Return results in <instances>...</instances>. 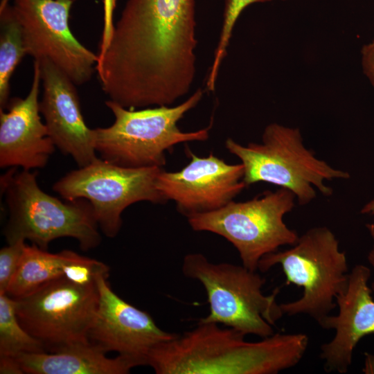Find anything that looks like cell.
I'll list each match as a JSON object with an SVG mask.
<instances>
[{
  "instance_id": "1",
  "label": "cell",
  "mask_w": 374,
  "mask_h": 374,
  "mask_svg": "<svg viewBox=\"0 0 374 374\" xmlns=\"http://www.w3.org/2000/svg\"><path fill=\"white\" fill-rule=\"evenodd\" d=\"M215 323L199 321L191 330L154 347L147 366L157 374H276L297 365L308 337L275 332L258 341Z\"/></svg>"
},
{
  "instance_id": "2",
  "label": "cell",
  "mask_w": 374,
  "mask_h": 374,
  "mask_svg": "<svg viewBox=\"0 0 374 374\" xmlns=\"http://www.w3.org/2000/svg\"><path fill=\"white\" fill-rule=\"evenodd\" d=\"M17 170L12 167L1 177L8 211L3 230L8 244L28 240L47 250L51 241L72 238L83 251L98 246L100 229L89 201L75 199L64 202L40 188L36 172Z\"/></svg>"
},
{
  "instance_id": "3",
  "label": "cell",
  "mask_w": 374,
  "mask_h": 374,
  "mask_svg": "<svg viewBox=\"0 0 374 374\" xmlns=\"http://www.w3.org/2000/svg\"><path fill=\"white\" fill-rule=\"evenodd\" d=\"M199 88L176 106H157L139 110L125 108L108 100L107 107L114 122L107 127L94 129L95 149L101 159L128 168H162L166 153L181 143L204 141L209 137V126L194 132H184L179 121L202 99Z\"/></svg>"
},
{
  "instance_id": "4",
  "label": "cell",
  "mask_w": 374,
  "mask_h": 374,
  "mask_svg": "<svg viewBox=\"0 0 374 374\" xmlns=\"http://www.w3.org/2000/svg\"><path fill=\"white\" fill-rule=\"evenodd\" d=\"M225 147L243 165L247 187L258 182L278 186L294 193L300 205L311 202L317 197V190L330 196L332 189L325 181L350 177L348 172L316 157L303 145L297 127L272 123L265 127L260 143L243 145L229 138Z\"/></svg>"
},
{
  "instance_id": "5",
  "label": "cell",
  "mask_w": 374,
  "mask_h": 374,
  "mask_svg": "<svg viewBox=\"0 0 374 374\" xmlns=\"http://www.w3.org/2000/svg\"><path fill=\"white\" fill-rule=\"evenodd\" d=\"M181 269L206 291L209 313L199 321L222 324L260 338L275 333L274 326L284 315L276 301L279 288L264 294L266 280L256 271L242 265L213 263L200 253L186 255Z\"/></svg>"
},
{
  "instance_id": "6",
  "label": "cell",
  "mask_w": 374,
  "mask_h": 374,
  "mask_svg": "<svg viewBox=\"0 0 374 374\" xmlns=\"http://www.w3.org/2000/svg\"><path fill=\"white\" fill-rule=\"evenodd\" d=\"M280 265L285 283L303 288L302 296L292 302L280 303L283 314H305L320 326L336 307V297L347 285L348 273L346 253L326 226L308 230L287 250L265 256L258 269L266 272Z\"/></svg>"
},
{
  "instance_id": "7",
  "label": "cell",
  "mask_w": 374,
  "mask_h": 374,
  "mask_svg": "<svg viewBox=\"0 0 374 374\" xmlns=\"http://www.w3.org/2000/svg\"><path fill=\"white\" fill-rule=\"evenodd\" d=\"M295 199L290 190L279 188L246 202L233 200L221 208L187 219L193 231L226 239L238 251L242 265L256 271L265 256L296 242L299 236L283 220L294 208Z\"/></svg>"
},
{
  "instance_id": "8",
  "label": "cell",
  "mask_w": 374,
  "mask_h": 374,
  "mask_svg": "<svg viewBox=\"0 0 374 374\" xmlns=\"http://www.w3.org/2000/svg\"><path fill=\"white\" fill-rule=\"evenodd\" d=\"M159 167L128 168L97 158L61 177L53 190L65 200L84 199L91 204L99 229L109 238L119 233L122 213L139 202L165 204L157 188Z\"/></svg>"
},
{
  "instance_id": "9",
  "label": "cell",
  "mask_w": 374,
  "mask_h": 374,
  "mask_svg": "<svg viewBox=\"0 0 374 374\" xmlns=\"http://www.w3.org/2000/svg\"><path fill=\"white\" fill-rule=\"evenodd\" d=\"M96 283L75 284L64 276L15 300L18 319L46 352L89 343V332L98 304Z\"/></svg>"
},
{
  "instance_id": "10",
  "label": "cell",
  "mask_w": 374,
  "mask_h": 374,
  "mask_svg": "<svg viewBox=\"0 0 374 374\" xmlns=\"http://www.w3.org/2000/svg\"><path fill=\"white\" fill-rule=\"evenodd\" d=\"M75 0H14L12 6L24 34L27 54L47 58L75 85L88 82L96 69L98 55L72 34L70 10Z\"/></svg>"
},
{
  "instance_id": "11",
  "label": "cell",
  "mask_w": 374,
  "mask_h": 374,
  "mask_svg": "<svg viewBox=\"0 0 374 374\" xmlns=\"http://www.w3.org/2000/svg\"><path fill=\"white\" fill-rule=\"evenodd\" d=\"M186 154L189 163L176 172L163 169L156 184L166 199L175 202L177 211L187 218L221 208L247 187L241 163L229 164L212 153L200 157L188 147Z\"/></svg>"
},
{
  "instance_id": "12",
  "label": "cell",
  "mask_w": 374,
  "mask_h": 374,
  "mask_svg": "<svg viewBox=\"0 0 374 374\" xmlns=\"http://www.w3.org/2000/svg\"><path fill=\"white\" fill-rule=\"evenodd\" d=\"M107 280L100 276L96 280L98 304L89 341L105 353L116 352L147 366L150 352L177 334L161 329L148 312L118 296Z\"/></svg>"
},
{
  "instance_id": "13",
  "label": "cell",
  "mask_w": 374,
  "mask_h": 374,
  "mask_svg": "<svg viewBox=\"0 0 374 374\" xmlns=\"http://www.w3.org/2000/svg\"><path fill=\"white\" fill-rule=\"evenodd\" d=\"M39 62L43 96L39 111L55 146L70 155L79 167L89 165L98 157L94 129L86 124L76 86L47 58Z\"/></svg>"
},
{
  "instance_id": "14",
  "label": "cell",
  "mask_w": 374,
  "mask_h": 374,
  "mask_svg": "<svg viewBox=\"0 0 374 374\" xmlns=\"http://www.w3.org/2000/svg\"><path fill=\"white\" fill-rule=\"evenodd\" d=\"M371 269L356 265L348 273L346 287L336 297L339 312L328 316L320 326L333 329V338L321 345L319 357L326 372L348 371L354 350L365 336L374 334V296L369 285Z\"/></svg>"
},
{
  "instance_id": "15",
  "label": "cell",
  "mask_w": 374,
  "mask_h": 374,
  "mask_svg": "<svg viewBox=\"0 0 374 374\" xmlns=\"http://www.w3.org/2000/svg\"><path fill=\"white\" fill-rule=\"evenodd\" d=\"M39 62L34 60L33 78L27 96L10 100L0 110V166L30 170L44 168L56 147L39 116Z\"/></svg>"
},
{
  "instance_id": "16",
  "label": "cell",
  "mask_w": 374,
  "mask_h": 374,
  "mask_svg": "<svg viewBox=\"0 0 374 374\" xmlns=\"http://www.w3.org/2000/svg\"><path fill=\"white\" fill-rule=\"evenodd\" d=\"M97 346L78 344L53 352L21 354L15 358L24 373L126 374L141 366L137 360L119 355L109 358Z\"/></svg>"
},
{
  "instance_id": "17",
  "label": "cell",
  "mask_w": 374,
  "mask_h": 374,
  "mask_svg": "<svg viewBox=\"0 0 374 374\" xmlns=\"http://www.w3.org/2000/svg\"><path fill=\"white\" fill-rule=\"evenodd\" d=\"M70 250L52 253L35 244H26L6 293L13 299L26 296L48 282L63 276Z\"/></svg>"
},
{
  "instance_id": "18",
  "label": "cell",
  "mask_w": 374,
  "mask_h": 374,
  "mask_svg": "<svg viewBox=\"0 0 374 374\" xmlns=\"http://www.w3.org/2000/svg\"><path fill=\"white\" fill-rule=\"evenodd\" d=\"M27 54L21 26L12 7L0 9V110L10 100V80L12 73Z\"/></svg>"
},
{
  "instance_id": "19",
  "label": "cell",
  "mask_w": 374,
  "mask_h": 374,
  "mask_svg": "<svg viewBox=\"0 0 374 374\" xmlns=\"http://www.w3.org/2000/svg\"><path fill=\"white\" fill-rule=\"evenodd\" d=\"M42 352H46L42 344L20 323L15 300L6 293H0V356L17 357Z\"/></svg>"
},
{
  "instance_id": "20",
  "label": "cell",
  "mask_w": 374,
  "mask_h": 374,
  "mask_svg": "<svg viewBox=\"0 0 374 374\" xmlns=\"http://www.w3.org/2000/svg\"><path fill=\"white\" fill-rule=\"evenodd\" d=\"M274 0H225L223 21L219 39L214 51V57L210 67L206 87L208 91H214L220 66L224 59L232 36L235 24L242 11L256 3H264ZM285 1V0H280Z\"/></svg>"
},
{
  "instance_id": "21",
  "label": "cell",
  "mask_w": 374,
  "mask_h": 374,
  "mask_svg": "<svg viewBox=\"0 0 374 374\" xmlns=\"http://www.w3.org/2000/svg\"><path fill=\"white\" fill-rule=\"evenodd\" d=\"M109 274V267L103 262L80 256L71 250L63 267V276L79 285L96 284L100 276L108 278Z\"/></svg>"
},
{
  "instance_id": "22",
  "label": "cell",
  "mask_w": 374,
  "mask_h": 374,
  "mask_svg": "<svg viewBox=\"0 0 374 374\" xmlns=\"http://www.w3.org/2000/svg\"><path fill=\"white\" fill-rule=\"evenodd\" d=\"M26 246L24 240L9 243L0 250V293H6Z\"/></svg>"
},
{
  "instance_id": "23",
  "label": "cell",
  "mask_w": 374,
  "mask_h": 374,
  "mask_svg": "<svg viewBox=\"0 0 374 374\" xmlns=\"http://www.w3.org/2000/svg\"><path fill=\"white\" fill-rule=\"evenodd\" d=\"M116 3V0H103V28L98 54V60L103 57L110 44L114 28L113 16Z\"/></svg>"
},
{
  "instance_id": "24",
  "label": "cell",
  "mask_w": 374,
  "mask_h": 374,
  "mask_svg": "<svg viewBox=\"0 0 374 374\" xmlns=\"http://www.w3.org/2000/svg\"><path fill=\"white\" fill-rule=\"evenodd\" d=\"M361 54L363 71L374 87V40L362 47Z\"/></svg>"
},
{
  "instance_id": "25",
  "label": "cell",
  "mask_w": 374,
  "mask_h": 374,
  "mask_svg": "<svg viewBox=\"0 0 374 374\" xmlns=\"http://www.w3.org/2000/svg\"><path fill=\"white\" fill-rule=\"evenodd\" d=\"M1 374H22L24 371L15 357L0 356Z\"/></svg>"
},
{
  "instance_id": "26",
  "label": "cell",
  "mask_w": 374,
  "mask_h": 374,
  "mask_svg": "<svg viewBox=\"0 0 374 374\" xmlns=\"http://www.w3.org/2000/svg\"><path fill=\"white\" fill-rule=\"evenodd\" d=\"M367 228L368 229V231L373 241V247L370 250V251L368 252L367 258H368V262L370 264V266L371 267L374 272V224H367ZM370 286H371V289L372 290V292L374 296V276Z\"/></svg>"
},
{
  "instance_id": "27",
  "label": "cell",
  "mask_w": 374,
  "mask_h": 374,
  "mask_svg": "<svg viewBox=\"0 0 374 374\" xmlns=\"http://www.w3.org/2000/svg\"><path fill=\"white\" fill-rule=\"evenodd\" d=\"M364 372L366 373H374V355L370 354L366 355Z\"/></svg>"
},
{
  "instance_id": "28",
  "label": "cell",
  "mask_w": 374,
  "mask_h": 374,
  "mask_svg": "<svg viewBox=\"0 0 374 374\" xmlns=\"http://www.w3.org/2000/svg\"><path fill=\"white\" fill-rule=\"evenodd\" d=\"M361 213L374 215V198L363 206Z\"/></svg>"
},
{
  "instance_id": "29",
  "label": "cell",
  "mask_w": 374,
  "mask_h": 374,
  "mask_svg": "<svg viewBox=\"0 0 374 374\" xmlns=\"http://www.w3.org/2000/svg\"><path fill=\"white\" fill-rule=\"evenodd\" d=\"M9 1L10 0H1L0 3V9L3 8L5 6L9 4Z\"/></svg>"
}]
</instances>
